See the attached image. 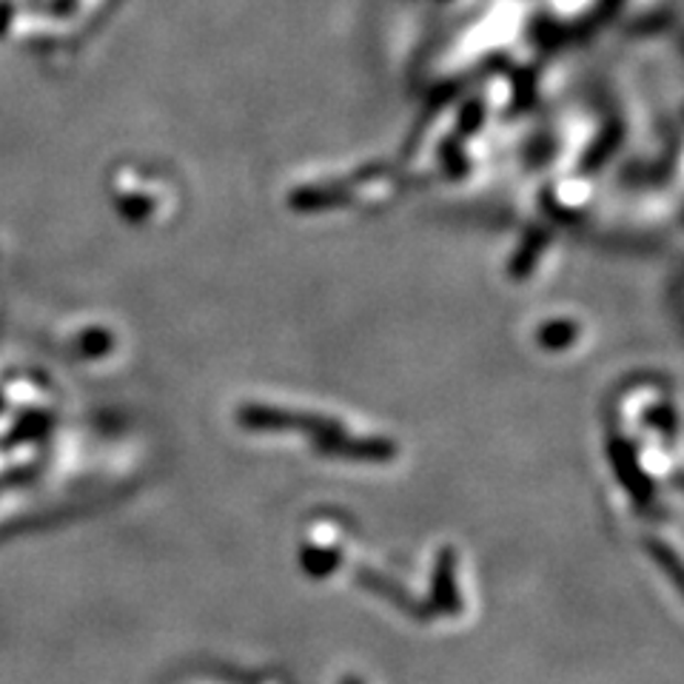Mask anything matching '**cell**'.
<instances>
[{"instance_id":"1","label":"cell","mask_w":684,"mask_h":684,"mask_svg":"<svg viewBox=\"0 0 684 684\" xmlns=\"http://www.w3.org/2000/svg\"><path fill=\"white\" fill-rule=\"evenodd\" d=\"M456 559L454 548H442L431 571V608L442 616H460L462 614V596L460 580H456Z\"/></svg>"},{"instance_id":"2","label":"cell","mask_w":684,"mask_h":684,"mask_svg":"<svg viewBox=\"0 0 684 684\" xmlns=\"http://www.w3.org/2000/svg\"><path fill=\"white\" fill-rule=\"evenodd\" d=\"M356 580H360V585L371 587L374 594L391 602L394 608L411 614L413 619H428V614H431V608H428V605H419V602H413L411 594H406V591H402L397 582L385 580V576H379V573L360 567V571H356Z\"/></svg>"},{"instance_id":"3","label":"cell","mask_w":684,"mask_h":684,"mask_svg":"<svg viewBox=\"0 0 684 684\" xmlns=\"http://www.w3.org/2000/svg\"><path fill=\"white\" fill-rule=\"evenodd\" d=\"M340 553L329 551V548H315V545H306L300 553V565L302 571L311 576V580H326L331 573L337 571L340 565Z\"/></svg>"},{"instance_id":"4","label":"cell","mask_w":684,"mask_h":684,"mask_svg":"<svg viewBox=\"0 0 684 684\" xmlns=\"http://www.w3.org/2000/svg\"><path fill=\"white\" fill-rule=\"evenodd\" d=\"M648 551L650 556L657 559L659 565L664 567V573L671 576V582L676 587H682V571H679V559L668 551V545H659V542H648Z\"/></svg>"},{"instance_id":"5","label":"cell","mask_w":684,"mask_h":684,"mask_svg":"<svg viewBox=\"0 0 684 684\" xmlns=\"http://www.w3.org/2000/svg\"><path fill=\"white\" fill-rule=\"evenodd\" d=\"M340 684H363V682H360V679H356V676H345Z\"/></svg>"}]
</instances>
